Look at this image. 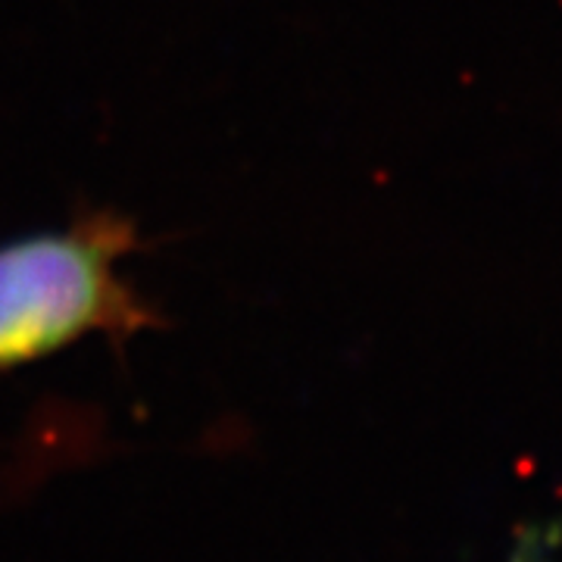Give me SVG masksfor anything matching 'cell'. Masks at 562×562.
<instances>
[{
  "label": "cell",
  "instance_id": "6da1fadb",
  "mask_svg": "<svg viewBox=\"0 0 562 562\" xmlns=\"http://www.w3.org/2000/svg\"><path fill=\"white\" fill-rule=\"evenodd\" d=\"M138 247L135 225L113 210L0 244V375L85 338L122 350L162 328L154 303L122 272Z\"/></svg>",
  "mask_w": 562,
  "mask_h": 562
}]
</instances>
